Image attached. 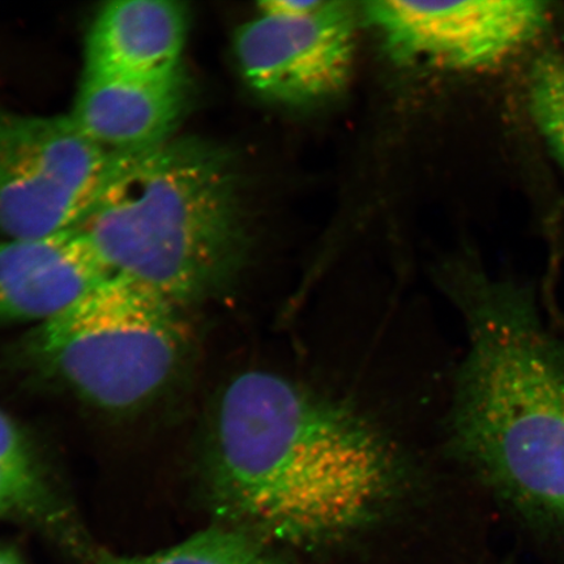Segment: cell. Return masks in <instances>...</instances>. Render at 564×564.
Wrapping results in <instances>:
<instances>
[{
    "label": "cell",
    "mask_w": 564,
    "mask_h": 564,
    "mask_svg": "<svg viewBox=\"0 0 564 564\" xmlns=\"http://www.w3.org/2000/svg\"><path fill=\"white\" fill-rule=\"evenodd\" d=\"M110 274L76 229L0 241V323H44Z\"/></svg>",
    "instance_id": "9c48e42d"
},
{
    "label": "cell",
    "mask_w": 564,
    "mask_h": 564,
    "mask_svg": "<svg viewBox=\"0 0 564 564\" xmlns=\"http://www.w3.org/2000/svg\"><path fill=\"white\" fill-rule=\"evenodd\" d=\"M447 292L467 330L451 453L524 532L564 544V340L534 291L457 264Z\"/></svg>",
    "instance_id": "7a4b0ae2"
},
{
    "label": "cell",
    "mask_w": 564,
    "mask_h": 564,
    "mask_svg": "<svg viewBox=\"0 0 564 564\" xmlns=\"http://www.w3.org/2000/svg\"><path fill=\"white\" fill-rule=\"evenodd\" d=\"M0 564H23L19 556L13 554L11 550L0 547Z\"/></svg>",
    "instance_id": "9a60e30c"
},
{
    "label": "cell",
    "mask_w": 564,
    "mask_h": 564,
    "mask_svg": "<svg viewBox=\"0 0 564 564\" xmlns=\"http://www.w3.org/2000/svg\"><path fill=\"white\" fill-rule=\"evenodd\" d=\"M0 464L21 474L42 478L32 443L9 415L0 411Z\"/></svg>",
    "instance_id": "5bb4252c"
},
{
    "label": "cell",
    "mask_w": 564,
    "mask_h": 564,
    "mask_svg": "<svg viewBox=\"0 0 564 564\" xmlns=\"http://www.w3.org/2000/svg\"><path fill=\"white\" fill-rule=\"evenodd\" d=\"M406 462L355 409L268 371L239 373L212 417L204 488L225 525L281 550L345 544L404 497Z\"/></svg>",
    "instance_id": "6da1fadb"
},
{
    "label": "cell",
    "mask_w": 564,
    "mask_h": 564,
    "mask_svg": "<svg viewBox=\"0 0 564 564\" xmlns=\"http://www.w3.org/2000/svg\"><path fill=\"white\" fill-rule=\"evenodd\" d=\"M186 310L129 280L109 276L24 338L40 376L112 413L162 397L186 370L194 334Z\"/></svg>",
    "instance_id": "277c9868"
},
{
    "label": "cell",
    "mask_w": 564,
    "mask_h": 564,
    "mask_svg": "<svg viewBox=\"0 0 564 564\" xmlns=\"http://www.w3.org/2000/svg\"><path fill=\"white\" fill-rule=\"evenodd\" d=\"M186 7L169 0L106 4L91 24L84 74L165 76L182 69Z\"/></svg>",
    "instance_id": "30bf717a"
},
{
    "label": "cell",
    "mask_w": 564,
    "mask_h": 564,
    "mask_svg": "<svg viewBox=\"0 0 564 564\" xmlns=\"http://www.w3.org/2000/svg\"><path fill=\"white\" fill-rule=\"evenodd\" d=\"M531 116L554 159L564 169V58L546 53L533 62L528 76Z\"/></svg>",
    "instance_id": "7c38bea8"
},
{
    "label": "cell",
    "mask_w": 564,
    "mask_h": 564,
    "mask_svg": "<svg viewBox=\"0 0 564 564\" xmlns=\"http://www.w3.org/2000/svg\"><path fill=\"white\" fill-rule=\"evenodd\" d=\"M242 199L227 151L173 137L122 154L76 230L110 276L187 310L241 272L249 246Z\"/></svg>",
    "instance_id": "3957f363"
},
{
    "label": "cell",
    "mask_w": 564,
    "mask_h": 564,
    "mask_svg": "<svg viewBox=\"0 0 564 564\" xmlns=\"http://www.w3.org/2000/svg\"><path fill=\"white\" fill-rule=\"evenodd\" d=\"M356 12L321 2L295 15L259 12L236 37L247 83L271 100L306 104L343 90L355 58Z\"/></svg>",
    "instance_id": "52a82bcc"
},
{
    "label": "cell",
    "mask_w": 564,
    "mask_h": 564,
    "mask_svg": "<svg viewBox=\"0 0 564 564\" xmlns=\"http://www.w3.org/2000/svg\"><path fill=\"white\" fill-rule=\"evenodd\" d=\"M366 21L394 59L456 69L502 65L545 33L552 11L538 0L369 2Z\"/></svg>",
    "instance_id": "8992f818"
},
{
    "label": "cell",
    "mask_w": 564,
    "mask_h": 564,
    "mask_svg": "<svg viewBox=\"0 0 564 564\" xmlns=\"http://www.w3.org/2000/svg\"><path fill=\"white\" fill-rule=\"evenodd\" d=\"M187 106L182 69L152 77L84 74L68 116L104 151L131 154L175 137Z\"/></svg>",
    "instance_id": "ba28073f"
},
{
    "label": "cell",
    "mask_w": 564,
    "mask_h": 564,
    "mask_svg": "<svg viewBox=\"0 0 564 564\" xmlns=\"http://www.w3.org/2000/svg\"><path fill=\"white\" fill-rule=\"evenodd\" d=\"M95 564H294L278 547L236 527L215 524L161 552L104 555Z\"/></svg>",
    "instance_id": "8fae6325"
},
{
    "label": "cell",
    "mask_w": 564,
    "mask_h": 564,
    "mask_svg": "<svg viewBox=\"0 0 564 564\" xmlns=\"http://www.w3.org/2000/svg\"><path fill=\"white\" fill-rule=\"evenodd\" d=\"M121 156L95 144L68 115L0 108V235L41 239L76 229Z\"/></svg>",
    "instance_id": "5b68a950"
},
{
    "label": "cell",
    "mask_w": 564,
    "mask_h": 564,
    "mask_svg": "<svg viewBox=\"0 0 564 564\" xmlns=\"http://www.w3.org/2000/svg\"><path fill=\"white\" fill-rule=\"evenodd\" d=\"M62 512L44 478L21 474L0 464V518L54 524Z\"/></svg>",
    "instance_id": "4fadbf2b"
}]
</instances>
